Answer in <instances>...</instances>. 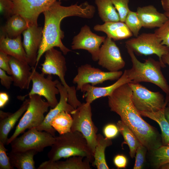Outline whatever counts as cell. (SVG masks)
Returning a JSON list of instances; mask_svg holds the SVG:
<instances>
[{
	"instance_id": "cell-1",
	"label": "cell",
	"mask_w": 169,
	"mask_h": 169,
	"mask_svg": "<svg viewBox=\"0 0 169 169\" xmlns=\"http://www.w3.org/2000/svg\"><path fill=\"white\" fill-rule=\"evenodd\" d=\"M132 93L128 83L121 85L108 97L109 106L111 111L120 116L141 144L149 151H152L162 146L161 136L142 119L133 104Z\"/></svg>"
},
{
	"instance_id": "cell-2",
	"label": "cell",
	"mask_w": 169,
	"mask_h": 169,
	"mask_svg": "<svg viewBox=\"0 0 169 169\" xmlns=\"http://www.w3.org/2000/svg\"><path fill=\"white\" fill-rule=\"evenodd\" d=\"M95 7L85 2L79 5L77 3L68 6L61 5L60 1H56L45 10L43 13L44 22L43 28L42 41L38 50L36 68L43 55L48 50L57 47L59 48L64 55L71 50L62 43L64 33L61 29L60 24L65 18L78 16L90 19L95 14Z\"/></svg>"
},
{
	"instance_id": "cell-3",
	"label": "cell",
	"mask_w": 169,
	"mask_h": 169,
	"mask_svg": "<svg viewBox=\"0 0 169 169\" xmlns=\"http://www.w3.org/2000/svg\"><path fill=\"white\" fill-rule=\"evenodd\" d=\"M126 48L132 64L131 68L126 69L131 82H149L156 85L166 94L165 100L169 102V85L161 71V68L166 67V65L151 57L145 60L144 62H141L131 49Z\"/></svg>"
},
{
	"instance_id": "cell-4",
	"label": "cell",
	"mask_w": 169,
	"mask_h": 169,
	"mask_svg": "<svg viewBox=\"0 0 169 169\" xmlns=\"http://www.w3.org/2000/svg\"><path fill=\"white\" fill-rule=\"evenodd\" d=\"M55 138L48 154L49 160L56 161L62 158L78 156L88 159L92 163L94 154L81 133L71 131Z\"/></svg>"
},
{
	"instance_id": "cell-5",
	"label": "cell",
	"mask_w": 169,
	"mask_h": 169,
	"mask_svg": "<svg viewBox=\"0 0 169 169\" xmlns=\"http://www.w3.org/2000/svg\"><path fill=\"white\" fill-rule=\"evenodd\" d=\"M44 54L45 59L41 64V73L44 75H56L59 77L61 83L67 90L68 103L76 109L82 103L77 98L75 87L69 86L65 80L67 67L63 53L54 48L48 50Z\"/></svg>"
},
{
	"instance_id": "cell-6",
	"label": "cell",
	"mask_w": 169,
	"mask_h": 169,
	"mask_svg": "<svg viewBox=\"0 0 169 169\" xmlns=\"http://www.w3.org/2000/svg\"><path fill=\"white\" fill-rule=\"evenodd\" d=\"M29 102L28 107L20 119L13 134L8 138L6 145L11 142L26 129L36 128L43 122L44 114L50 107L47 101L41 96L37 95L29 96Z\"/></svg>"
},
{
	"instance_id": "cell-7",
	"label": "cell",
	"mask_w": 169,
	"mask_h": 169,
	"mask_svg": "<svg viewBox=\"0 0 169 169\" xmlns=\"http://www.w3.org/2000/svg\"><path fill=\"white\" fill-rule=\"evenodd\" d=\"M73 117L71 131L81 133L93 154L97 145V128L92 120L91 104L82 103L71 114Z\"/></svg>"
},
{
	"instance_id": "cell-8",
	"label": "cell",
	"mask_w": 169,
	"mask_h": 169,
	"mask_svg": "<svg viewBox=\"0 0 169 169\" xmlns=\"http://www.w3.org/2000/svg\"><path fill=\"white\" fill-rule=\"evenodd\" d=\"M132 90V100L138 111L155 112L167 105L164 95L159 92L152 91L139 83H129Z\"/></svg>"
},
{
	"instance_id": "cell-9",
	"label": "cell",
	"mask_w": 169,
	"mask_h": 169,
	"mask_svg": "<svg viewBox=\"0 0 169 169\" xmlns=\"http://www.w3.org/2000/svg\"><path fill=\"white\" fill-rule=\"evenodd\" d=\"M55 137L49 132L38 131L35 128L29 129L11 142V151H21L33 150L41 152L45 148L52 146Z\"/></svg>"
},
{
	"instance_id": "cell-10",
	"label": "cell",
	"mask_w": 169,
	"mask_h": 169,
	"mask_svg": "<svg viewBox=\"0 0 169 169\" xmlns=\"http://www.w3.org/2000/svg\"><path fill=\"white\" fill-rule=\"evenodd\" d=\"M126 48L131 49L137 55L155 54L163 64L162 57L169 52V48L161 44V41L154 33H144L125 42ZM166 65V64H165Z\"/></svg>"
},
{
	"instance_id": "cell-11",
	"label": "cell",
	"mask_w": 169,
	"mask_h": 169,
	"mask_svg": "<svg viewBox=\"0 0 169 169\" xmlns=\"http://www.w3.org/2000/svg\"><path fill=\"white\" fill-rule=\"evenodd\" d=\"M44 75L36 70L35 67H31V81L32 87L28 96L37 95L44 97L51 108H54L58 104L56 95L59 94L57 85L59 82L56 79L53 80L52 75Z\"/></svg>"
},
{
	"instance_id": "cell-12",
	"label": "cell",
	"mask_w": 169,
	"mask_h": 169,
	"mask_svg": "<svg viewBox=\"0 0 169 169\" xmlns=\"http://www.w3.org/2000/svg\"><path fill=\"white\" fill-rule=\"evenodd\" d=\"M123 73L120 70L105 72L90 64H85L78 68L77 74L73 79V82L77 84L76 90H81L83 85L86 84L94 86L105 81L117 80Z\"/></svg>"
},
{
	"instance_id": "cell-13",
	"label": "cell",
	"mask_w": 169,
	"mask_h": 169,
	"mask_svg": "<svg viewBox=\"0 0 169 169\" xmlns=\"http://www.w3.org/2000/svg\"><path fill=\"white\" fill-rule=\"evenodd\" d=\"M11 0L14 5L13 14L21 15L29 26L38 25L37 20L39 15L58 0Z\"/></svg>"
},
{
	"instance_id": "cell-14",
	"label": "cell",
	"mask_w": 169,
	"mask_h": 169,
	"mask_svg": "<svg viewBox=\"0 0 169 169\" xmlns=\"http://www.w3.org/2000/svg\"><path fill=\"white\" fill-rule=\"evenodd\" d=\"M98 61L99 65L110 72L120 71L125 64L119 48L107 36L100 47Z\"/></svg>"
},
{
	"instance_id": "cell-15",
	"label": "cell",
	"mask_w": 169,
	"mask_h": 169,
	"mask_svg": "<svg viewBox=\"0 0 169 169\" xmlns=\"http://www.w3.org/2000/svg\"><path fill=\"white\" fill-rule=\"evenodd\" d=\"M106 38L105 36H100L93 33L90 27L85 25L82 27L79 33L74 37L71 49L87 50L90 54L92 60L98 61L100 46Z\"/></svg>"
},
{
	"instance_id": "cell-16",
	"label": "cell",
	"mask_w": 169,
	"mask_h": 169,
	"mask_svg": "<svg viewBox=\"0 0 169 169\" xmlns=\"http://www.w3.org/2000/svg\"><path fill=\"white\" fill-rule=\"evenodd\" d=\"M43 28L32 25L22 33L23 44L25 51L27 61L32 67L36 66L38 53L42 41Z\"/></svg>"
},
{
	"instance_id": "cell-17",
	"label": "cell",
	"mask_w": 169,
	"mask_h": 169,
	"mask_svg": "<svg viewBox=\"0 0 169 169\" xmlns=\"http://www.w3.org/2000/svg\"><path fill=\"white\" fill-rule=\"evenodd\" d=\"M59 89L60 98L57 105L51 108L45 116L43 123L35 128L40 131H44L49 133L55 137V130L51 126L50 123L53 119L63 111L67 112L70 114L75 109L68 102V93L65 87L59 82L57 85Z\"/></svg>"
},
{
	"instance_id": "cell-18",
	"label": "cell",
	"mask_w": 169,
	"mask_h": 169,
	"mask_svg": "<svg viewBox=\"0 0 169 169\" xmlns=\"http://www.w3.org/2000/svg\"><path fill=\"white\" fill-rule=\"evenodd\" d=\"M131 82L125 69L117 81L111 85L106 87H98L90 84H86L83 85L81 91L85 93L84 94V97L85 98L86 102L91 104L99 98L111 95L116 89L121 85Z\"/></svg>"
},
{
	"instance_id": "cell-19",
	"label": "cell",
	"mask_w": 169,
	"mask_h": 169,
	"mask_svg": "<svg viewBox=\"0 0 169 169\" xmlns=\"http://www.w3.org/2000/svg\"><path fill=\"white\" fill-rule=\"evenodd\" d=\"M13 85L21 90L28 89L31 81V67L24 62L8 55Z\"/></svg>"
},
{
	"instance_id": "cell-20",
	"label": "cell",
	"mask_w": 169,
	"mask_h": 169,
	"mask_svg": "<svg viewBox=\"0 0 169 169\" xmlns=\"http://www.w3.org/2000/svg\"><path fill=\"white\" fill-rule=\"evenodd\" d=\"M136 12L142 27L146 28H159L169 19L164 13L159 12L152 5L138 7Z\"/></svg>"
},
{
	"instance_id": "cell-21",
	"label": "cell",
	"mask_w": 169,
	"mask_h": 169,
	"mask_svg": "<svg viewBox=\"0 0 169 169\" xmlns=\"http://www.w3.org/2000/svg\"><path fill=\"white\" fill-rule=\"evenodd\" d=\"M90 161L84 157L75 156L65 161L50 160L41 163L38 169H91Z\"/></svg>"
},
{
	"instance_id": "cell-22",
	"label": "cell",
	"mask_w": 169,
	"mask_h": 169,
	"mask_svg": "<svg viewBox=\"0 0 169 169\" xmlns=\"http://www.w3.org/2000/svg\"><path fill=\"white\" fill-rule=\"evenodd\" d=\"M29 102L26 99L19 108L13 113L6 112L0 118V141L5 145L8 139V135L16 122L26 110Z\"/></svg>"
},
{
	"instance_id": "cell-23",
	"label": "cell",
	"mask_w": 169,
	"mask_h": 169,
	"mask_svg": "<svg viewBox=\"0 0 169 169\" xmlns=\"http://www.w3.org/2000/svg\"><path fill=\"white\" fill-rule=\"evenodd\" d=\"M0 51L20 60L28 62L21 35L16 38H11L1 33Z\"/></svg>"
},
{
	"instance_id": "cell-24",
	"label": "cell",
	"mask_w": 169,
	"mask_h": 169,
	"mask_svg": "<svg viewBox=\"0 0 169 169\" xmlns=\"http://www.w3.org/2000/svg\"><path fill=\"white\" fill-rule=\"evenodd\" d=\"M94 29L105 33L107 37L115 41L128 38L133 35L125 23L120 21L97 24L94 26Z\"/></svg>"
},
{
	"instance_id": "cell-25",
	"label": "cell",
	"mask_w": 169,
	"mask_h": 169,
	"mask_svg": "<svg viewBox=\"0 0 169 169\" xmlns=\"http://www.w3.org/2000/svg\"><path fill=\"white\" fill-rule=\"evenodd\" d=\"M38 153L35 150L11 151L8 154L12 166L18 169H35L34 156Z\"/></svg>"
},
{
	"instance_id": "cell-26",
	"label": "cell",
	"mask_w": 169,
	"mask_h": 169,
	"mask_svg": "<svg viewBox=\"0 0 169 169\" xmlns=\"http://www.w3.org/2000/svg\"><path fill=\"white\" fill-rule=\"evenodd\" d=\"M28 27L27 22L22 16L14 14L7 19L5 24L1 27V33L10 38H15Z\"/></svg>"
},
{
	"instance_id": "cell-27",
	"label": "cell",
	"mask_w": 169,
	"mask_h": 169,
	"mask_svg": "<svg viewBox=\"0 0 169 169\" xmlns=\"http://www.w3.org/2000/svg\"><path fill=\"white\" fill-rule=\"evenodd\" d=\"M111 139L107 138L100 134L97 135V145L94 153L93 165L97 169H109L105 157L106 148L112 145Z\"/></svg>"
},
{
	"instance_id": "cell-28",
	"label": "cell",
	"mask_w": 169,
	"mask_h": 169,
	"mask_svg": "<svg viewBox=\"0 0 169 169\" xmlns=\"http://www.w3.org/2000/svg\"><path fill=\"white\" fill-rule=\"evenodd\" d=\"M165 107L155 112L139 111L141 115L149 118L158 124L161 131L162 146H169V123L165 116Z\"/></svg>"
},
{
	"instance_id": "cell-29",
	"label": "cell",
	"mask_w": 169,
	"mask_h": 169,
	"mask_svg": "<svg viewBox=\"0 0 169 169\" xmlns=\"http://www.w3.org/2000/svg\"><path fill=\"white\" fill-rule=\"evenodd\" d=\"M99 16L105 23L120 21L119 15L111 0H95Z\"/></svg>"
},
{
	"instance_id": "cell-30",
	"label": "cell",
	"mask_w": 169,
	"mask_h": 169,
	"mask_svg": "<svg viewBox=\"0 0 169 169\" xmlns=\"http://www.w3.org/2000/svg\"><path fill=\"white\" fill-rule=\"evenodd\" d=\"M116 125L123 136L125 142L128 146L130 156L133 158L135 156L136 149L141 143L131 130L121 120L118 121Z\"/></svg>"
},
{
	"instance_id": "cell-31",
	"label": "cell",
	"mask_w": 169,
	"mask_h": 169,
	"mask_svg": "<svg viewBox=\"0 0 169 169\" xmlns=\"http://www.w3.org/2000/svg\"><path fill=\"white\" fill-rule=\"evenodd\" d=\"M73 120L70 113L63 111L53 119L50 125L59 135H62L71 131Z\"/></svg>"
},
{
	"instance_id": "cell-32",
	"label": "cell",
	"mask_w": 169,
	"mask_h": 169,
	"mask_svg": "<svg viewBox=\"0 0 169 169\" xmlns=\"http://www.w3.org/2000/svg\"><path fill=\"white\" fill-rule=\"evenodd\" d=\"M151 151V164L155 168L159 169L162 165L169 163V146H161Z\"/></svg>"
},
{
	"instance_id": "cell-33",
	"label": "cell",
	"mask_w": 169,
	"mask_h": 169,
	"mask_svg": "<svg viewBox=\"0 0 169 169\" xmlns=\"http://www.w3.org/2000/svg\"><path fill=\"white\" fill-rule=\"evenodd\" d=\"M124 23L135 37L139 35V31L142 27V25L136 12L130 10Z\"/></svg>"
},
{
	"instance_id": "cell-34",
	"label": "cell",
	"mask_w": 169,
	"mask_h": 169,
	"mask_svg": "<svg viewBox=\"0 0 169 169\" xmlns=\"http://www.w3.org/2000/svg\"><path fill=\"white\" fill-rule=\"evenodd\" d=\"M119 16L120 21L125 22L130 10L129 7L130 0H111Z\"/></svg>"
},
{
	"instance_id": "cell-35",
	"label": "cell",
	"mask_w": 169,
	"mask_h": 169,
	"mask_svg": "<svg viewBox=\"0 0 169 169\" xmlns=\"http://www.w3.org/2000/svg\"><path fill=\"white\" fill-rule=\"evenodd\" d=\"M154 33L161 41V44L169 48V18Z\"/></svg>"
},
{
	"instance_id": "cell-36",
	"label": "cell",
	"mask_w": 169,
	"mask_h": 169,
	"mask_svg": "<svg viewBox=\"0 0 169 169\" xmlns=\"http://www.w3.org/2000/svg\"><path fill=\"white\" fill-rule=\"evenodd\" d=\"M147 150V148L141 144L138 147L136 151L135 162L133 169H141L142 168Z\"/></svg>"
},
{
	"instance_id": "cell-37",
	"label": "cell",
	"mask_w": 169,
	"mask_h": 169,
	"mask_svg": "<svg viewBox=\"0 0 169 169\" xmlns=\"http://www.w3.org/2000/svg\"><path fill=\"white\" fill-rule=\"evenodd\" d=\"M14 5L11 0H0V12L4 18H8L13 15Z\"/></svg>"
},
{
	"instance_id": "cell-38",
	"label": "cell",
	"mask_w": 169,
	"mask_h": 169,
	"mask_svg": "<svg viewBox=\"0 0 169 169\" xmlns=\"http://www.w3.org/2000/svg\"><path fill=\"white\" fill-rule=\"evenodd\" d=\"M8 151L5 147V145L0 141V169H13L9 158L6 152Z\"/></svg>"
},
{
	"instance_id": "cell-39",
	"label": "cell",
	"mask_w": 169,
	"mask_h": 169,
	"mask_svg": "<svg viewBox=\"0 0 169 169\" xmlns=\"http://www.w3.org/2000/svg\"><path fill=\"white\" fill-rule=\"evenodd\" d=\"M103 132L105 137L111 139L116 137L120 132L117 125L112 123H109L105 125Z\"/></svg>"
},
{
	"instance_id": "cell-40",
	"label": "cell",
	"mask_w": 169,
	"mask_h": 169,
	"mask_svg": "<svg viewBox=\"0 0 169 169\" xmlns=\"http://www.w3.org/2000/svg\"><path fill=\"white\" fill-rule=\"evenodd\" d=\"M0 68L8 74L11 75L12 72L9 65L8 55L0 51Z\"/></svg>"
},
{
	"instance_id": "cell-41",
	"label": "cell",
	"mask_w": 169,
	"mask_h": 169,
	"mask_svg": "<svg viewBox=\"0 0 169 169\" xmlns=\"http://www.w3.org/2000/svg\"><path fill=\"white\" fill-rule=\"evenodd\" d=\"M4 70L0 68V79L1 85L6 89H9L13 82L12 76H8Z\"/></svg>"
},
{
	"instance_id": "cell-42",
	"label": "cell",
	"mask_w": 169,
	"mask_h": 169,
	"mask_svg": "<svg viewBox=\"0 0 169 169\" xmlns=\"http://www.w3.org/2000/svg\"><path fill=\"white\" fill-rule=\"evenodd\" d=\"M113 162L118 168H125L127 166V159L124 155L118 154L114 157Z\"/></svg>"
},
{
	"instance_id": "cell-43",
	"label": "cell",
	"mask_w": 169,
	"mask_h": 169,
	"mask_svg": "<svg viewBox=\"0 0 169 169\" xmlns=\"http://www.w3.org/2000/svg\"><path fill=\"white\" fill-rule=\"evenodd\" d=\"M9 100L8 95L6 92H1L0 93V108H3L7 104Z\"/></svg>"
},
{
	"instance_id": "cell-44",
	"label": "cell",
	"mask_w": 169,
	"mask_h": 169,
	"mask_svg": "<svg viewBox=\"0 0 169 169\" xmlns=\"http://www.w3.org/2000/svg\"><path fill=\"white\" fill-rule=\"evenodd\" d=\"M161 3L165 12L169 13V0H161Z\"/></svg>"
},
{
	"instance_id": "cell-45",
	"label": "cell",
	"mask_w": 169,
	"mask_h": 169,
	"mask_svg": "<svg viewBox=\"0 0 169 169\" xmlns=\"http://www.w3.org/2000/svg\"><path fill=\"white\" fill-rule=\"evenodd\" d=\"M161 60L164 64H167L169 66V52L162 57Z\"/></svg>"
},
{
	"instance_id": "cell-46",
	"label": "cell",
	"mask_w": 169,
	"mask_h": 169,
	"mask_svg": "<svg viewBox=\"0 0 169 169\" xmlns=\"http://www.w3.org/2000/svg\"><path fill=\"white\" fill-rule=\"evenodd\" d=\"M164 114L166 119L169 123V107L167 106L165 109Z\"/></svg>"
},
{
	"instance_id": "cell-47",
	"label": "cell",
	"mask_w": 169,
	"mask_h": 169,
	"mask_svg": "<svg viewBox=\"0 0 169 169\" xmlns=\"http://www.w3.org/2000/svg\"><path fill=\"white\" fill-rule=\"evenodd\" d=\"M159 169H169V163H165L160 166Z\"/></svg>"
},
{
	"instance_id": "cell-48",
	"label": "cell",
	"mask_w": 169,
	"mask_h": 169,
	"mask_svg": "<svg viewBox=\"0 0 169 169\" xmlns=\"http://www.w3.org/2000/svg\"><path fill=\"white\" fill-rule=\"evenodd\" d=\"M164 13L169 18V13L165 12Z\"/></svg>"
},
{
	"instance_id": "cell-49",
	"label": "cell",
	"mask_w": 169,
	"mask_h": 169,
	"mask_svg": "<svg viewBox=\"0 0 169 169\" xmlns=\"http://www.w3.org/2000/svg\"><path fill=\"white\" fill-rule=\"evenodd\" d=\"M167 105L169 107V102L167 103Z\"/></svg>"
}]
</instances>
